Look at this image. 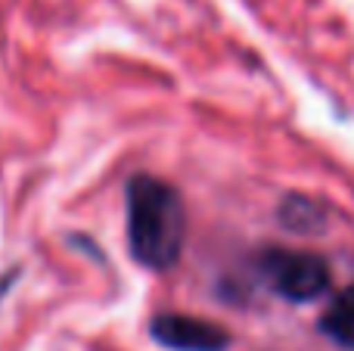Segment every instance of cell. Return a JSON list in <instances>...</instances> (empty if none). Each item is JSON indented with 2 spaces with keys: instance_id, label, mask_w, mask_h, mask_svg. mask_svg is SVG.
Returning a JSON list of instances; mask_svg holds the SVG:
<instances>
[{
  "instance_id": "6da1fadb",
  "label": "cell",
  "mask_w": 354,
  "mask_h": 351,
  "mask_svg": "<svg viewBox=\"0 0 354 351\" xmlns=\"http://www.w3.org/2000/svg\"><path fill=\"white\" fill-rule=\"evenodd\" d=\"M128 249L147 271H168L187 246V205L174 184L156 174H134L124 184Z\"/></svg>"
},
{
  "instance_id": "7a4b0ae2",
  "label": "cell",
  "mask_w": 354,
  "mask_h": 351,
  "mask_svg": "<svg viewBox=\"0 0 354 351\" xmlns=\"http://www.w3.org/2000/svg\"><path fill=\"white\" fill-rule=\"evenodd\" d=\"M255 265H258V277L268 283V290L274 296L286 298V302L305 305L330 290V265L317 252L274 246V249H261Z\"/></svg>"
},
{
  "instance_id": "3957f363",
  "label": "cell",
  "mask_w": 354,
  "mask_h": 351,
  "mask_svg": "<svg viewBox=\"0 0 354 351\" xmlns=\"http://www.w3.org/2000/svg\"><path fill=\"white\" fill-rule=\"evenodd\" d=\"M149 339L168 351H227L233 345V336L221 323L177 311H162L149 321Z\"/></svg>"
},
{
  "instance_id": "277c9868",
  "label": "cell",
  "mask_w": 354,
  "mask_h": 351,
  "mask_svg": "<svg viewBox=\"0 0 354 351\" xmlns=\"http://www.w3.org/2000/svg\"><path fill=\"white\" fill-rule=\"evenodd\" d=\"M320 333L330 342H336L339 348L354 351V283L345 286L342 292H336V298L330 302V308L320 317Z\"/></svg>"
},
{
  "instance_id": "5b68a950",
  "label": "cell",
  "mask_w": 354,
  "mask_h": 351,
  "mask_svg": "<svg viewBox=\"0 0 354 351\" xmlns=\"http://www.w3.org/2000/svg\"><path fill=\"white\" fill-rule=\"evenodd\" d=\"M280 221L289 230H317L320 221H324V211H320L317 202H311L305 196H286L280 205Z\"/></svg>"
}]
</instances>
